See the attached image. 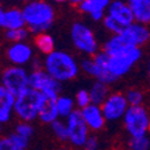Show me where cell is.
<instances>
[{"mask_svg":"<svg viewBox=\"0 0 150 150\" xmlns=\"http://www.w3.org/2000/svg\"><path fill=\"white\" fill-rule=\"evenodd\" d=\"M43 69L59 82L74 80L81 71L80 63L69 52L55 50L47 55L43 61Z\"/></svg>","mask_w":150,"mask_h":150,"instance_id":"obj_1","label":"cell"},{"mask_svg":"<svg viewBox=\"0 0 150 150\" xmlns=\"http://www.w3.org/2000/svg\"><path fill=\"white\" fill-rule=\"evenodd\" d=\"M23 13L26 29L35 36L47 32L55 21V10L52 5L45 0H32L25 4Z\"/></svg>","mask_w":150,"mask_h":150,"instance_id":"obj_2","label":"cell"},{"mask_svg":"<svg viewBox=\"0 0 150 150\" xmlns=\"http://www.w3.org/2000/svg\"><path fill=\"white\" fill-rule=\"evenodd\" d=\"M70 38L75 49L87 57L94 56L101 51L94 31L86 23L75 22L70 28Z\"/></svg>","mask_w":150,"mask_h":150,"instance_id":"obj_3","label":"cell"},{"mask_svg":"<svg viewBox=\"0 0 150 150\" xmlns=\"http://www.w3.org/2000/svg\"><path fill=\"white\" fill-rule=\"evenodd\" d=\"M143 57V50L141 48H127L124 51L108 56V71L116 81L132 70Z\"/></svg>","mask_w":150,"mask_h":150,"instance_id":"obj_4","label":"cell"},{"mask_svg":"<svg viewBox=\"0 0 150 150\" xmlns=\"http://www.w3.org/2000/svg\"><path fill=\"white\" fill-rule=\"evenodd\" d=\"M44 96L38 91L28 88L21 96L16 97L14 115L21 119V122H33L38 118L40 107Z\"/></svg>","mask_w":150,"mask_h":150,"instance_id":"obj_5","label":"cell"},{"mask_svg":"<svg viewBox=\"0 0 150 150\" xmlns=\"http://www.w3.org/2000/svg\"><path fill=\"white\" fill-rule=\"evenodd\" d=\"M122 122L130 138L148 136L150 132V112L145 106H130Z\"/></svg>","mask_w":150,"mask_h":150,"instance_id":"obj_6","label":"cell"},{"mask_svg":"<svg viewBox=\"0 0 150 150\" xmlns=\"http://www.w3.org/2000/svg\"><path fill=\"white\" fill-rule=\"evenodd\" d=\"M108 56L100 51L94 56L86 57L80 62V69L85 74L94 78L97 81L107 83L108 86L115 83L116 80L108 71Z\"/></svg>","mask_w":150,"mask_h":150,"instance_id":"obj_7","label":"cell"},{"mask_svg":"<svg viewBox=\"0 0 150 150\" xmlns=\"http://www.w3.org/2000/svg\"><path fill=\"white\" fill-rule=\"evenodd\" d=\"M30 88L38 91L47 98L57 99L61 96L62 83L51 78L43 68H35L29 73Z\"/></svg>","mask_w":150,"mask_h":150,"instance_id":"obj_8","label":"cell"},{"mask_svg":"<svg viewBox=\"0 0 150 150\" xmlns=\"http://www.w3.org/2000/svg\"><path fill=\"white\" fill-rule=\"evenodd\" d=\"M0 85L12 93L14 97H18L30 88L29 73L23 67H6L0 75Z\"/></svg>","mask_w":150,"mask_h":150,"instance_id":"obj_9","label":"cell"},{"mask_svg":"<svg viewBox=\"0 0 150 150\" xmlns=\"http://www.w3.org/2000/svg\"><path fill=\"white\" fill-rule=\"evenodd\" d=\"M64 120L67 123L68 131H69V143L74 148H83L85 149V145H86L88 138L91 137V130L86 125V123L81 116V112L79 110L74 111Z\"/></svg>","mask_w":150,"mask_h":150,"instance_id":"obj_10","label":"cell"},{"mask_svg":"<svg viewBox=\"0 0 150 150\" xmlns=\"http://www.w3.org/2000/svg\"><path fill=\"white\" fill-rule=\"evenodd\" d=\"M100 106L106 120L110 123L123 120L125 113L130 107L125 93L122 92H111L110 96Z\"/></svg>","mask_w":150,"mask_h":150,"instance_id":"obj_11","label":"cell"},{"mask_svg":"<svg viewBox=\"0 0 150 150\" xmlns=\"http://www.w3.org/2000/svg\"><path fill=\"white\" fill-rule=\"evenodd\" d=\"M120 38L127 48H143L150 43V26L132 23L126 26L120 33Z\"/></svg>","mask_w":150,"mask_h":150,"instance_id":"obj_12","label":"cell"},{"mask_svg":"<svg viewBox=\"0 0 150 150\" xmlns=\"http://www.w3.org/2000/svg\"><path fill=\"white\" fill-rule=\"evenodd\" d=\"M6 57L12 66L24 67L32 61L33 49L26 42L11 43L6 49Z\"/></svg>","mask_w":150,"mask_h":150,"instance_id":"obj_13","label":"cell"},{"mask_svg":"<svg viewBox=\"0 0 150 150\" xmlns=\"http://www.w3.org/2000/svg\"><path fill=\"white\" fill-rule=\"evenodd\" d=\"M106 14L119 23L124 29L135 23L131 5L126 0H112Z\"/></svg>","mask_w":150,"mask_h":150,"instance_id":"obj_14","label":"cell"},{"mask_svg":"<svg viewBox=\"0 0 150 150\" xmlns=\"http://www.w3.org/2000/svg\"><path fill=\"white\" fill-rule=\"evenodd\" d=\"M81 116L88 126V129L93 132H99L101 131L105 125H106V118L103 113L101 106L96 105V104H91L89 106L80 110Z\"/></svg>","mask_w":150,"mask_h":150,"instance_id":"obj_15","label":"cell"},{"mask_svg":"<svg viewBox=\"0 0 150 150\" xmlns=\"http://www.w3.org/2000/svg\"><path fill=\"white\" fill-rule=\"evenodd\" d=\"M112 0H85L78 7L79 11L96 22H103Z\"/></svg>","mask_w":150,"mask_h":150,"instance_id":"obj_16","label":"cell"},{"mask_svg":"<svg viewBox=\"0 0 150 150\" xmlns=\"http://www.w3.org/2000/svg\"><path fill=\"white\" fill-rule=\"evenodd\" d=\"M16 97L0 85V123H8L14 115Z\"/></svg>","mask_w":150,"mask_h":150,"instance_id":"obj_17","label":"cell"},{"mask_svg":"<svg viewBox=\"0 0 150 150\" xmlns=\"http://www.w3.org/2000/svg\"><path fill=\"white\" fill-rule=\"evenodd\" d=\"M23 28H26L23 8L11 7V8L5 10L3 29L8 31V30H17V29H23Z\"/></svg>","mask_w":150,"mask_h":150,"instance_id":"obj_18","label":"cell"},{"mask_svg":"<svg viewBox=\"0 0 150 150\" xmlns=\"http://www.w3.org/2000/svg\"><path fill=\"white\" fill-rule=\"evenodd\" d=\"M38 118L42 123L49 124V125H51L54 122L60 119L57 106H56V99L44 97V99L42 101V105L40 107Z\"/></svg>","mask_w":150,"mask_h":150,"instance_id":"obj_19","label":"cell"},{"mask_svg":"<svg viewBox=\"0 0 150 150\" xmlns=\"http://www.w3.org/2000/svg\"><path fill=\"white\" fill-rule=\"evenodd\" d=\"M130 5L135 22L150 26V0H134Z\"/></svg>","mask_w":150,"mask_h":150,"instance_id":"obj_20","label":"cell"},{"mask_svg":"<svg viewBox=\"0 0 150 150\" xmlns=\"http://www.w3.org/2000/svg\"><path fill=\"white\" fill-rule=\"evenodd\" d=\"M29 139L12 132L7 136L0 137V150H26Z\"/></svg>","mask_w":150,"mask_h":150,"instance_id":"obj_21","label":"cell"},{"mask_svg":"<svg viewBox=\"0 0 150 150\" xmlns=\"http://www.w3.org/2000/svg\"><path fill=\"white\" fill-rule=\"evenodd\" d=\"M89 92V96L92 99V104H96V105H101L106 98L110 96V88L107 83H104L101 81H94L92 83L91 88L88 89Z\"/></svg>","mask_w":150,"mask_h":150,"instance_id":"obj_22","label":"cell"},{"mask_svg":"<svg viewBox=\"0 0 150 150\" xmlns=\"http://www.w3.org/2000/svg\"><path fill=\"white\" fill-rule=\"evenodd\" d=\"M35 47L40 52L44 54L45 56L51 54L52 51H55V40L54 37L48 33V32H43V33H38L35 36Z\"/></svg>","mask_w":150,"mask_h":150,"instance_id":"obj_23","label":"cell"},{"mask_svg":"<svg viewBox=\"0 0 150 150\" xmlns=\"http://www.w3.org/2000/svg\"><path fill=\"white\" fill-rule=\"evenodd\" d=\"M56 106H57L59 116L61 119H67L74 111H76L74 98L68 96H60L56 99Z\"/></svg>","mask_w":150,"mask_h":150,"instance_id":"obj_24","label":"cell"},{"mask_svg":"<svg viewBox=\"0 0 150 150\" xmlns=\"http://www.w3.org/2000/svg\"><path fill=\"white\" fill-rule=\"evenodd\" d=\"M125 97L129 103V106H144L146 96L138 87H131L125 92Z\"/></svg>","mask_w":150,"mask_h":150,"instance_id":"obj_25","label":"cell"},{"mask_svg":"<svg viewBox=\"0 0 150 150\" xmlns=\"http://www.w3.org/2000/svg\"><path fill=\"white\" fill-rule=\"evenodd\" d=\"M50 127L56 139H59L60 142H69V131L66 120L60 118L56 122H54L50 125Z\"/></svg>","mask_w":150,"mask_h":150,"instance_id":"obj_26","label":"cell"},{"mask_svg":"<svg viewBox=\"0 0 150 150\" xmlns=\"http://www.w3.org/2000/svg\"><path fill=\"white\" fill-rule=\"evenodd\" d=\"M29 33L30 31L26 28H23L17 30H8L5 32V36H6V40H8L11 43H21L28 40Z\"/></svg>","mask_w":150,"mask_h":150,"instance_id":"obj_27","label":"cell"},{"mask_svg":"<svg viewBox=\"0 0 150 150\" xmlns=\"http://www.w3.org/2000/svg\"><path fill=\"white\" fill-rule=\"evenodd\" d=\"M127 146L129 150H150V137L142 136V137L129 138Z\"/></svg>","mask_w":150,"mask_h":150,"instance_id":"obj_28","label":"cell"},{"mask_svg":"<svg viewBox=\"0 0 150 150\" xmlns=\"http://www.w3.org/2000/svg\"><path fill=\"white\" fill-rule=\"evenodd\" d=\"M74 101H75V106H76V108L79 111L89 106L92 104V99H91L88 89H79L76 93H75Z\"/></svg>","mask_w":150,"mask_h":150,"instance_id":"obj_29","label":"cell"},{"mask_svg":"<svg viewBox=\"0 0 150 150\" xmlns=\"http://www.w3.org/2000/svg\"><path fill=\"white\" fill-rule=\"evenodd\" d=\"M103 26H104V29L108 32V33H111V36H113V35H119L123 30H124V28L119 24V23H117L115 19H112L111 17H108L107 14L105 16V18L103 19Z\"/></svg>","mask_w":150,"mask_h":150,"instance_id":"obj_30","label":"cell"},{"mask_svg":"<svg viewBox=\"0 0 150 150\" xmlns=\"http://www.w3.org/2000/svg\"><path fill=\"white\" fill-rule=\"evenodd\" d=\"M14 132L17 135H19V136H22V137H24V138L30 141V138L32 137V135L35 132V130H33V126H32L31 123H29V122H19L17 124L16 129H14Z\"/></svg>","mask_w":150,"mask_h":150,"instance_id":"obj_31","label":"cell"},{"mask_svg":"<svg viewBox=\"0 0 150 150\" xmlns=\"http://www.w3.org/2000/svg\"><path fill=\"white\" fill-rule=\"evenodd\" d=\"M99 138L97 136H92L88 138L86 145H85V150H99Z\"/></svg>","mask_w":150,"mask_h":150,"instance_id":"obj_32","label":"cell"},{"mask_svg":"<svg viewBox=\"0 0 150 150\" xmlns=\"http://www.w3.org/2000/svg\"><path fill=\"white\" fill-rule=\"evenodd\" d=\"M4 17H5V10L0 6V28H3L4 25Z\"/></svg>","mask_w":150,"mask_h":150,"instance_id":"obj_33","label":"cell"},{"mask_svg":"<svg viewBox=\"0 0 150 150\" xmlns=\"http://www.w3.org/2000/svg\"><path fill=\"white\" fill-rule=\"evenodd\" d=\"M146 75H148V80L150 82V56H149V60L146 62Z\"/></svg>","mask_w":150,"mask_h":150,"instance_id":"obj_34","label":"cell"},{"mask_svg":"<svg viewBox=\"0 0 150 150\" xmlns=\"http://www.w3.org/2000/svg\"><path fill=\"white\" fill-rule=\"evenodd\" d=\"M85 0H69V3L70 4H73V5H75V6H79L81 3H83Z\"/></svg>","mask_w":150,"mask_h":150,"instance_id":"obj_35","label":"cell"},{"mask_svg":"<svg viewBox=\"0 0 150 150\" xmlns=\"http://www.w3.org/2000/svg\"><path fill=\"white\" fill-rule=\"evenodd\" d=\"M56 4H64V3H69V0H52Z\"/></svg>","mask_w":150,"mask_h":150,"instance_id":"obj_36","label":"cell"},{"mask_svg":"<svg viewBox=\"0 0 150 150\" xmlns=\"http://www.w3.org/2000/svg\"><path fill=\"white\" fill-rule=\"evenodd\" d=\"M21 1H24L25 4H28V3H30V1H32V0H21Z\"/></svg>","mask_w":150,"mask_h":150,"instance_id":"obj_37","label":"cell"},{"mask_svg":"<svg viewBox=\"0 0 150 150\" xmlns=\"http://www.w3.org/2000/svg\"><path fill=\"white\" fill-rule=\"evenodd\" d=\"M1 131H3V124L0 123V134H1Z\"/></svg>","mask_w":150,"mask_h":150,"instance_id":"obj_38","label":"cell"},{"mask_svg":"<svg viewBox=\"0 0 150 150\" xmlns=\"http://www.w3.org/2000/svg\"><path fill=\"white\" fill-rule=\"evenodd\" d=\"M126 1H129V3H131V1H134V0H126Z\"/></svg>","mask_w":150,"mask_h":150,"instance_id":"obj_39","label":"cell"}]
</instances>
